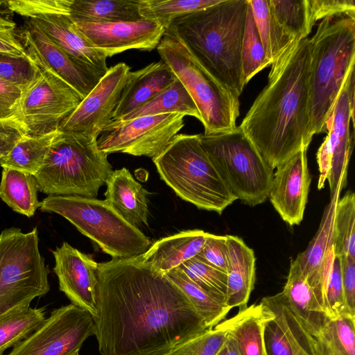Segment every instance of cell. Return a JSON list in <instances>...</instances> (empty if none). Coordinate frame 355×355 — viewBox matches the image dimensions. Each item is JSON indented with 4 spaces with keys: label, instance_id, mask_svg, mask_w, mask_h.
I'll return each instance as SVG.
<instances>
[{
    "label": "cell",
    "instance_id": "47",
    "mask_svg": "<svg viewBox=\"0 0 355 355\" xmlns=\"http://www.w3.org/2000/svg\"><path fill=\"white\" fill-rule=\"evenodd\" d=\"M227 237L208 233L205 243L196 256L209 265L226 272Z\"/></svg>",
    "mask_w": 355,
    "mask_h": 355
},
{
    "label": "cell",
    "instance_id": "53",
    "mask_svg": "<svg viewBox=\"0 0 355 355\" xmlns=\"http://www.w3.org/2000/svg\"><path fill=\"white\" fill-rule=\"evenodd\" d=\"M3 157V155H0V157Z\"/></svg>",
    "mask_w": 355,
    "mask_h": 355
},
{
    "label": "cell",
    "instance_id": "37",
    "mask_svg": "<svg viewBox=\"0 0 355 355\" xmlns=\"http://www.w3.org/2000/svg\"><path fill=\"white\" fill-rule=\"evenodd\" d=\"M222 0H139V12L165 30L176 18L209 8Z\"/></svg>",
    "mask_w": 355,
    "mask_h": 355
},
{
    "label": "cell",
    "instance_id": "6",
    "mask_svg": "<svg viewBox=\"0 0 355 355\" xmlns=\"http://www.w3.org/2000/svg\"><path fill=\"white\" fill-rule=\"evenodd\" d=\"M153 161L162 180L198 209L220 214L236 200L204 150L200 135L178 134Z\"/></svg>",
    "mask_w": 355,
    "mask_h": 355
},
{
    "label": "cell",
    "instance_id": "33",
    "mask_svg": "<svg viewBox=\"0 0 355 355\" xmlns=\"http://www.w3.org/2000/svg\"><path fill=\"white\" fill-rule=\"evenodd\" d=\"M355 315L329 319L313 336L316 355H355Z\"/></svg>",
    "mask_w": 355,
    "mask_h": 355
},
{
    "label": "cell",
    "instance_id": "3",
    "mask_svg": "<svg viewBox=\"0 0 355 355\" xmlns=\"http://www.w3.org/2000/svg\"><path fill=\"white\" fill-rule=\"evenodd\" d=\"M248 0H222L174 19L165 34L180 42L214 78L239 97L241 47Z\"/></svg>",
    "mask_w": 355,
    "mask_h": 355
},
{
    "label": "cell",
    "instance_id": "26",
    "mask_svg": "<svg viewBox=\"0 0 355 355\" xmlns=\"http://www.w3.org/2000/svg\"><path fill=\"white\" fill-rule=\"evenodd\" d=\"M282 293L291 309L313 336H315L331 319L322 309L313 288L294 259L291 261Z\"/></svg>",
    "mask_w": 355,
    "mask_h": 355
},
{
    "label": "cell",
    "instance_id": "12",
    "mask_svg": "<svg viewBox=\"0 0 355 355\" xmlns=\"http://www.w3.org/2000/svg\"><path fill=\"white\" fill-rule=\"evenodd\" d=\"M354 69L345 82L327 123V135L316 154L318 188L328 181L331 198L347 185V168L354 138Z\"/></svg>",
    "mask_w": 355,
    "mask_h": 355
},
{
    "label": "cell",
    "instance_id": "15",
    "mask_svg": "<svg viewBox=\"0 0 355 355\" xmlns=\"http://www.w3.org/2000/svg\"><path fill=\"white\" fill-rule=\"evenodd\" d=\"M130 72V67L124 62L108 68L59 130L99 136L112 119Z\"/></svg>",
    "mask_w": 355,
    "mask_h": 355
},
{
    "label": "cell",
    "instance_id": "27",
    "mask_svg": "<svg viewBox=\"0 0 355 355\" xmlns=\"http://www.w3.org/2000/svg\"><path fill=\"white\" fill-rule=\"evenodd\" d=\"M270 316L269 310L260 302L239 310L216 326L233 337L240 355H266L263 334Z\"/></svg>",
    "mask_w": 355,
    "mask_h": 355
},
{
    "label": "cell",
    "instance_id": "49",
    "mask_svg": "<svg viewBox=\"0 0 355 355\" xmlns=\"http://www.w3.org/2000/svg\"><path fill=\"white\" fill-rule=\"evenodd\" d=\"M26 129L16 116L0 120V155H7L24 136Z\"/></svg>",
    "mask_w": 355,
    "mask_h": 355
},
{
    "label": "cell",
    "instance_id": "55",
    "mask_svg": "<svg viewBox=\"0 0 355 355\" xmlns=\"http://www.w3.org/2000/svg\"><path fill=\"white\" fill-rule=\"evenodd\" d=\"M76 355H78V354H76Z\"/></svg>",
    "mask_w": 355,
    "mask_h": 355
},
{
    "label": "cell",
    "instance_id": "44",
    "mask_svg": "<svg viewBox=\"0 0 355 355\" xmlns=\"http://www.w3.org/2000/svg\"><path fill=\"white\" fill-rule=\"evenodd\" d=\"M36 70L37 66L28 55L27 58H17L0 53V78L24 87Z\"/></svg>",
    "mask_w": 355,
    "mask_h": 355
},
{
    "label": "cell",
    "instance_id": "42",
    "mask_svg": "<svg viewBox=\"0 0 355 355\" xmlns=\"http://www.w3.org/2000/svg\"><path fill=\"white\" fill-rule=\"evenodd\" d=\"M227 333L215 326L176 346L167 355H216Z\"/></svg>",
    "mask_w": 355,
    "mask_h": 355
},
{
    "label": "cell",
    "instance_id": "41",
    "mask_svg": "<svg viewBox=\"0 0 355 355\" xmlns=\"http://www.w3.org/2000/svg\"><path fill=\"white\" fill-rule=\"evenodd\" d=\"M322 307L324 312L331 319L349 313L344 299L341 259L336 254L324 282Z\"/></svg>",
    "mask_w": 355,
    "mask_h": 355
},
{
    "label": "cell",
    "instance_id": "17",
    "mask_svg": "<svg viewBox=\"0 0 355 355\" xmlns=\"http://www.w3.org/2000/svg\"><path fill=\"white\" fill-rule=\"evenodd\" d=\"M55 259L53 271L59 288L71 304L89 312L96 311L97 271L98 263L67 242L52 251Z\"/></svg>",
    "mask_w": 355,
    "mask_h": 355
},
{
    "label": "cell",
    "instance_id": "36",
    "mask_svg": "<svg viewBox=\"0 0 355 355\" xmlns=\"http://www.w3.org/2000/svg\"><path fill=\"white\" fill-rule=\"evenodd\" d=\"M268 4L272 18L292 40L307 37L315 25L308 0H268Z\"/></svg>",
    "mask_w": 355,
    "mask_h": 355
},
{
    "label": "cell",
    "instance_id": "22",
    "mask_svg": "<svg viewBox=\"0 0 355 355\" xmlns=\"http://www.w3.org/2000/svg\"><path fill=\"white\" fill-rule=\"evenodd\" d=\"M175 78L162 60L130 71L112 121L118 120L144 105L166 88Z\"/></svg>",
    "mask_w": 355,
    "mask_h": 355
},
{
    "label": "cell",
    "instance_id": "40",
    "mask_svg": "<svg viewBox=\"0 0 355 355\" xmlns=\"http://www.w3.org/2000/svg\"><path fill=\"white\" fill-rule=\"evenodd\" d=\"M178 268L201 288L225 304L227 286L226 272L209 265L198 257L187 261Z\"/></svg>",
    "mask_w": 355,
    "mask_h": 355
},
{
    "label": "cell",
    "instance_id": "18",
    "mask_svg": "<svg viewBox=\"0 0 355 355\" xmlns=\"http://www.w3.org/2000/svg\"><path fill=\"white\" fill-rule=\"evenodd\" d=\"M306 149H302L277 166L268 198L281 218L291 226L304 216L311 182Z\"/></svg>",
    "mask_w": 355,
    "mask_h": 355
},
{
    "label": "cell",
    "instance_id": "54",
    "mask_svg": "<svg viewBox=\"0 0 355 355\" xmlns=\"http://www.w3.org/2000/svg\"><path fill=\"white\" fill-rule=\"evenodd\" d=\"M1 158H2V157H0V161H1Z\"/></svg>",
    "mask_w": 355,
    "mask_h": 355
},
{
    "label": "cell",
    "instance_id": "50",
    "mask_svg": "<svg viewBox=\"0 0 355 355\" xmlns=\"http://www.w3.org/2000/svg\"><path fill=\"white\" fill-rule=\"evenodd\" d=\"M23 87L0 78V120L15 116Z\"/></svg>",
    "mask_w": 355,
    "mask_h": 355
},
{
    "label": "cell",
    "instance_id": "24",
    "mask_svg": "<svg viewBox=\"0 0 355 355\" xmlns=\"http://www.w3.org/2000/svg\"><path fill=\"white\" fill-rule=\"evenodd\" d=\"M105 184V200L117 214L137 228L148 225V191L126 168L112 171Z\"/></svg>",
    "mask_w": 355,
    "mask_h": 355
},
{
    "label": "cell",
    "instance_id": "2",
    "mask_svg": "<svg viewBox=\"0 0 355 355\" xmlns=\"http://www.w3.org/2000/svg\"><path fill=\"white\" fill-rule=\"evenodd\" d=\"M311 44L307 37L289 46L271 64L268 84L239 127L266 164L275 169L308 148Z\"/></svg>",
    "mask_w": 355,
    "mask_h": 355
},
{
    "label": "cell",
    "instance_id": "25",
    "mask_svg": "<svg viewBox=\"0 0 355 355\" xmlns=\"http://www.w3.org/2000/svg\"><path fill=\"white\" fill-rule=\"evenodd\" d=\"M208 233L201 230L182 231L155 242L141 254L144 261L165 274L201 251Z\"/></svg>",
    "mask_w": 355,
    "mask_h": 355
},
{
    "label": "cell",
    "instance_id": "28",
    "mask_svg": "<svg viewBox=\"0 0 355 355\" xmlns=\"http://www.w3.org/2000/svg\"><path fill=\"white\" fill-rule=\"evenodd\" d=\"M139 0H72L70 16L73 21L108 23L144 19Z\"/></svg>",
    "mask_w": 355,
    "mask_h": 355
},
{
    "label": "cell",
    "instance_id": "45",
    "mask_svg": "<svg viewBox=\"0 0 355 355\" xmlns=\"http://www.w3.org/2000/svg\"><path fill=\"white\" fill-rule=\"evenodd\" d=\"M6 1H0V53L17 58H27L15 22L8 16Z\"/></svg>",
    "mask_w": 355,
    "mask_h": 355
},
{
    "label": "cell",
    "instance_id": "39",
    "mask_svg": "<svg viewBox=\"0 0 355 355\" xmlns=\"http://www.w3.org/2000/svg\"><path fill=\"white\" fill-rule=\"evenodd\" d=\"M262 42L248 1L245 31L241 47V67L244 85L267 67Z\"/></svg>",
    "mask_w": 355,
    "mask_h": 355
},
{
    "label": "cell",
    "instance_id": "48",
    "mask_svg": "<svg viewBox=\"0 0 355 355\" xmlns=\"http://www.w3.org/2000/svg\"><path fill=\"white\" fill-rule=\"evenodd\" d=\"M312 21L332 15L348 14L355 15L354 0H308Z\"/></svg>",
    "mask_w": 355,
    "mask_h": 355
},
{
    "label": "cell",
    "instance_id": "34",
    "mask_svg": "<svg viewBox=\"0 0 355 355\" xmlns=\"http://www.w3.org/2000/svg\"><path fill=\"white\" fill-rule=\"evenodd\" d=\"M164 275L184 293L209 329L222 322L231 310L195 284L181 269L176 268Z\"/></svg>",
    "mask_w": 355,
    "mask_h": 355
},
{
    "label": "cell",
    "instance_id": "5",
    "mask_svg": "<svg viewBox=\"0 0 355 355\" xmlns=\"http://www.w3.org/2000/svg\"><path fill=\"white\" fill-rule=\"evenodd\" d=\"M94 134L61 131L34 175L39 191L47 195L94 198L113 171Z\"/></svg>",
    "mask_w": 355,
    "mask_h": 355
},
{
    "label": "cell",
    "instance_id": "16",
    "mask_svg": "<svg viewBox=\"0 0 355 355\" xmlns=\"http://www.w3.org/2000/svg\"><path fill=\"white\" fill-rule=\"evenodd\" d=\"M73 24L86 40L107 58L130 49L150 51L157 48L166 32L157 23L145 19L108 23L73 21Z\"/></svg>",
    "mask_w": 355,
    "mask_h": 355
},
{
    "label": "cell",
    "instance_id": "46",
    "mask_svg": "<svg viewBox=\"0 0 355 355\" xmlns=\"http://www.w3.org/2000/svg\"><path fill=\"white\" fill-rule=\"evenodd\" d=\"M270 313V318L264 324L263 334L266 355H293L286 335L276 322L272 313Z\"/></svg>",
    "mask_w": 355,
    "mask_h": 355
},
{
    "label": "cell",
    "instance_id": "38",
    "mask_svg": "<svg viewBox=\"0 0 355 355\" xmlns=\"http://www.w3.org/2000/svg\"><path fill=\"white\" fill-rule=\"evenodd\" d=\"M334 238L335 254L355 260V195L351 191L336 202Z\"/></svg>",
    "mask_w": 355,
    "mask_h": 355
},
{
    "label": "cell",
    "instance_id": "19",
    "mask_svg": "<svg viewBox=\"0 0 355 355\" xmlns=\"http://www.w3.org/2000/svg\"><path fill=\"white\" fill-rule=\"evenodd\" d=\"M44 63L73 87L83 98L93 89L105 73L88 67L55 44L33 21L19 35Z\"/></svg>",
    "mask_w": 355,
    "mask_h": 355
},
{
    "label": "cell",
    "instance_id": "21",
    "mask_svg": "<svg viewBox=\"0 0 355 355\" xmlns=\"http://www.w3.org/2000/svg\"><path fill=\"white\" fill-rule=\"evenodd\" d=\"M55 44L80 62L103 73L107 57L94 48L76 29L69 15H51L31 19Z\"/></svg>",
    "mask_w": 355,
    "mask_h": 355
},
{
    "label": "cell",
    "instance_id": "4",
    "mask_svg": "<svg viewBox=\"0 0 355 355\" xmlns=\"http://www.w3.org/2000/svg\"><path fill=\"white\" fill-rule=\"evenodd\" d=\"M310 39L309 132L326 131L334 105L355 65V15L325 17Z\"/></svg>",
    "mask_w": 355,
    "mask_h": 355
},
{
    "label": "cell",
    "instance_id": "20",
    "mask_svg": "<svg viewBox=\"0 0 355 355\" xmlns=\"http://www.w3.org/2000/svg\"><path fill=\"white\" fill-rule=\"evenodd\" d=\"M340 195L331 198L323 212L319 228L306 249L295 259L307 282L313 288L323 310V286L325 275L335 252L334 225L335 209Z\"/></svg>",
    "mask_w": 355,
    "mask_h": 355
},
{
    "label": "cell",
    "instance_id": "1",
    "mask_svg": "<svg viewBox=\"0 0 355 355\" xmlns=\"http://www.w3.org/2000/svg\"><path fill=\"white\" fill-rule=\"evenodd\" d=\"M94 333L101 355H167L209 329L141 254L98 263Z\"/></svg>",
    "mask_w": 355,
    "mask_h": 355
},
{
    "label": "cell",
    "instance_id": "29",
    "mask_svg": "<svg viewBox=\"0 0 355 355\" xmlns=\"http://www.w3.org/2000/svg\"><path fill=\"white\" fill-rule=\"evenodd\" d=\"M2 168L0 198L15 211L33 216L40 206L34 175L10 168Z\"/></svg>",
    "mask_w": 355,
    "mask_h": 355
},
{
    "label": "cell",
    "instance_id": "8",
    "mask_svg": "<svg viewBox=\"0 0 355 355\" xmlns=\"http://www.w3.org/2000/svg\"><path fill=\"white\" fill-rule=\"evenodd\" d=\"M202 146L236 199L250 206L268 198L273 169L239 126L223 132L200 135Z\"/></svg>",
    "mask_w": 355,
    "mask_h": 355
},
{
    "label": "cell",
    "instance_id": "30",
    "mask_svg": "<svg viewBox=\"0 0 355 355\" xmlns=\"http://www.w3.org/2000/svg\"><path fill=\"white\" fill-rule=\"evenodd\" d=\"M261 303L272 313L286 335L293 355H316L313 336L291 309L282 291L263 297Z\"/></svg>",
    "mask_w": 355,
    "mask_h": 355
},
{
    "label": "cell",
    "instance_id": "14",
    "mask_svg": "<svg viewBox=\"0 0 355 355\" xmlns=\"http://www.w3.org/2000/svg\"><path fill=\"white\" fill-rule=\"evenodd\" d=\"M94 333L92 314L70 304L51 311L39 327L7 355H76Z\"/></svg>",
    "mask_w": 355,
    "mask_h": 355
},
{
    "label": "cell",
    "instance_id": "7",
    "mask_svg": "<svg viewBox=\"0 0 355 355\" xmlns=\"http://www.w3.org/2000/svg\"><path fill=\"white\" fill-rule=\"evenodd\" d=\"M40 209L66 218L112 259L143 254L149 248V239L125 221L105 200L49 195L40 202Z\"/></svg>",
    "mask_w": 355,
    "mask_h": 355
},
{
    "label": "cell",
    "instance_id": "35",
    "mask_svg": "<svg viewBox=\"0 0 355 355\" xmlns=\"http://www.w3.org/2000/svg\"><path fill=\"white\" fill-rule=\"evenodd\" d=\"M45 319L44 308H32L30 304L0 316V355L28 337Z\"/></svg>",
    "mask_w": 355,
    "mask_h": 355
},
{
    "label": "cell",
    "instance_id": "11",
    "mask_svg": "<svg viewBox=\"0 0 355 355\" xmlns=\"http://www.w3.org/2000/svg\"><path fill=\"white\" fill-rule=\"evenodd\" d=\"M23 44L37 70L23 87L15 116L26 128L27 135H42L59 130L83 98L50 69L30 45Z\"/></svg>",
    "mask_w": 355,
    "mask_h": 355
},
{
    "label": "cell",
    "instance_id": "13",
    "mask_svg": "<svg viewBox=\"0 0 355 355\" xmlns=\"http://www.w3.org/2000/svg\"><path fill=\"white\" fill-rule=\"evenodd\" d=\"M184 116L183 114L169 113L125 121H111L98 136V146L107 155L123 153L154 158L183 128Z\"/></svg>",
    "mask_w": 355,
    "mask_h": 355
},
{
    "label": "cell",
    "instance_id": "52",
    "mask_svg": "<svg viewBox=\"0 0 355 355\" xmlns=\"http://www.w3.org/2000/svg\"><path fill=\"white\" fill-rule=\"evenodd\" d=\"M216 355H240L233 337L227 334V338Z\"/></svg>",
    "mask_w": 355,
    "mask_h": 355
},
{
    "label": "cell",
    "instance_id": "9",
    "mask_svg": "<svg viewBox=\"0 0 355 355\" xmlns=\"http://www.w3.org/2000/svg\"><path fill=\"white\" fill-rule=\"evenodd\" d=\"M156 49L193 100L204 134L234 129L240 114L239 97L207 72L176 39L164 34Z\"/></svg>",
    "mask_w": 355,
    "mask_h": 355
},
{
    "label": "cell",
    "instance_id": "23",
    "mask_svg": "<svg viewBox=\"0 0 355 355\" xmlns=\"http://www.w3.org/2000/svg\"><path fill=\"white\" fill-rule=\"evenodd\" d=\"M227 286L225 304L239 310L246 308L254 289L256 258L254 251L242 239L226 235Z\"/></svg>",
    "mask_w": 355,
    "mask_h": 355
},
{
    "label": "cell",
    "instance_id": "31",
    "mask_svg": "<svg viewBox=\"0 0 355 355\" xmlns=\"http://www.w3.org/2000/svg\"><path fill=\"white\" fill-rule=\"evenodd\" d=\"M180 113L200 121L199 111L182 83L177 78L141 107L116 120L125 121L143 116Z\"/></svg>",
    "mask_w": 355,
    "mask_h": 355
},
{
    "label": "cell",
    "instance_id": "51",
    "mask_svg": "<svg viewBox=\"0 0 355 355\" xmlns=\"http://www.w3.org/2000/svg\"><path fill=\"white\" fill-rule=\"evenodd\" d=\"M340 257L345 306L349 313L355 315V260Z\"/></svg>",
    "mask_w": 355,
    "mask_h": 355
},
{
    "label": "cell",
    "instance_id": "43",
    "mask_svg": "<svg viewBox=\"0 0 355 355\" xmlns=\"http://www.w3.org/2000/svg\"><path fill=\"white\" fill-rule=\"evenodd\" d=\"M72 0L7 1L11 12L31 19L51 15H69Z\"/></svg>",
    "mask_w": 355,
    "mask_h": 355
},
{
    "label": "cell",
    "instance_id": "10",
    "mask_svg": "<svg viewBox=\"0 0 355 355\" xmlns=\"http://www.w3.org/2000/svg\"><path fill=\"white\" fill-rule=\"evenodd\" d=\"M49 272L40 252L36 227L27 233L18 227L3 230L0 233V316L46 294Z\"/></svg>",
    "mask_w": 355,
    "mask_h": 355
},
{
    "label": "cell",
    "instance_id": "32",
    "mask_svg": "<svg viewBox=\"0 0 355 355\" xmlns=\"http://www.w3.org/2000/svg\"><path fill=\"white\" fill-rule=\"evenodd\" d=\"M59 130L37 136L25 135L4 155L2 168H10L35 175L42 166Z\"/></svg>",
    "mask_w": 355,
    "mask_h": 355
}]
</instances>
